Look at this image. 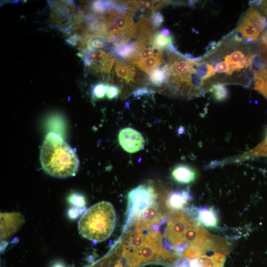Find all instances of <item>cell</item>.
I'll return each mask as SVG.
<instances>
[{
  "mask_svg": "<svg viewBox=\"0 0 267 267\" xmlns=\"http://www.w3.org/2000/svg\"><path fill=\"white\" fill-rule=\"evenodd\" d=\"M40 160L47 174L61 178L75 176L79 166L74 149L58 134L52 132L45 137L41 150Z\"/></svg>",
  "mask_w": 267,
  "mask_h": 267,
  "instance_id": "obj_2",
  "label": "cell"
},
{
  "mask_svg": "<svg viewBox=\"0 0 267 267\" xmlns=\"http://www.w3.org/2000/svg\"><path fill=\"white\" fill-rule=\"evenodd\" d=\"M198 224L203 225L207 227L214 228L218 223L217 212L213 207H201L196 210Z\"/></svg>",
  "mask_w": 267,
  "mask_h": 267,
  "instance_id": "obj_13",
  "label": "cell"
},
{
  "mask_svg": "<svg viewBox=\"0 0 267 267\" xmlns=\"http://www.w3.org/2000/svg\"><path fill=\"white\" fill-rule=\"evenodd\" d=\"M109 85L103 83H99L94 85L92 89V94L96 99L104 97L108 91Z\"/></svg>",
  "mask_w": 267,
  "mask_h": 267,
  "instance_id": "obj_26",
  "label": "cell"
},
{
  "mask_svg": "<svg viewBox=\"0 0 267 267\" xmlns=\"http://www.w3.org/2000/svg\"><path fill=\"white\" fill-rule=\"evenodd\" d=\"M160 33L162 35L166 37L169 36L170 34V30L166 28L163 29L161 30Z\"/></svg>",
  "mask_w": 267,
  "mask_h": 267,
  "instance_id": "obj_32",
  "label": "cell"
},
{
  "mask_svg": "<svg viewBox=\"0 0 267 267\" xmlns=\"http://www.w3.org/2000/svg\"><path fill=\"white\" fill-rule=\"evenodd\" d=\"M128 10L127 5H119L112 2L110 6L104 14L105 23L110 26L114 23L121 15L126 13Z\"/></svg>",
  "mask_w": 267,
  "mask_h": 267,
  "instance_id": "obj_17",
  "label": "cell"
},
{
  "mask_svg": "<svg viewBox=\"0 0 267 267\" xmlns=\"http://www.w3.org/2000/svg\"><path fill=\"white\" fill-rule=\"evenodd\" d=\"M156 199L154 189L149 185L141 184L132 189L128 194L126 221L124 230L135 221L144 210L155 203Z\"/></svg>",
  "mask_w": 267,
  "mask_h": 267,
  "instance_id": "obj_4",
  "label": "cell"
},
{
  "mask_svg": "<svg viewBox=\"0 0 267 267\" xmlns=\"http://www.w3.org/2000/svg\"><path fill=\"white\" fill-rule=\"evenodd\" d=\"M116 215L113 205L101 201L91 206L82 216L78 223L81 236L98 242L107 239L112 233Z\"/></svg>",
  "mask_w": 267,
  "mask_h": 267,
  "instance_id": "obj_3",
  "label": "cell"
},
{
  "mask_svg": "<svg viewBox=\"0 0 267 267\" xmlns=\"http://www.w3.org/2000/svg\"><path fill=\"white\" fill-rule=\"evenodd\" d=\"M253 81L254 89L267 99V67L255 70Z\"/></svg>",
  "mask_w": 267,
  "mask_h": 267,
  "instance_id": "obj_15",
  "label": "cell"
},
{
  "mask_svg": "<svg viewBox=\"0 0 267 267\" xmlns=\"http://www.w3.org/2000/svg\"><path fill=\"white\" fill-rule=\"evenodd\" d=\"M150 21L154 28H158L163 23L164 19L161 13L155 12L151 15Z\"/></svg>",
  "mask_w": 267,
  "mask_h": 267,
  "instance_id": "obj_28",
  "label": "cell"
},
{
  "mask_svg": "<svg viewBox=\"0 0 267 267\" xmlns=\"http://www.w3.org/2000/svg\"><path fill=\"white\" fill-rule=\"evenodd\" d=\"M108 42L103 36L91 35L87 38L86 42L87 50H99L108 45Z\"/></svg>",
  "mask_w": 267,
  "mask_h": 267,
  "instance_id": "obj_20",
  "label": "cell"
},
{
  "mask_svg": "<svg viewBox=\"0 0 267 267\" xmlns=\"http://www.w3.org/2000/svg\"><path fill=\"white\" fill-rule=\"evenodd\" d=\"M253 4L256 6H258L260 11L267 17V0L254 1Z\"/></svg>",
  "mask_w": 267,
  "mask_h": 267,
  "instance_id": "obj_30",
  "label": "cell"
},
{
  "mask_svg": "<svg viewBox=\"0 0 267 267\" xmlns=\"http://www.w3.org/2000/svg\"><path fill=\"white\" fill-rule=\"evenodd\" d=\"M112 2L108 0H96L94 1L91 8L92 11L99 14H104L109 7Z\"/></svg>",
  "mask_w": 267,
  "mask_h": 267,
  "instance_id": "obj_27",
  "label": "cell"
},
{
  "mask_svg": "<svg viewBox=\"0 0 267 267\" xmlns=\"http://www.w3.org/2000/svg\"><path fill=\"white\" fill-rule=\"evenodd\" d=\"M162 54L156 55L138 61L134 64L138 68L148 74L159 66L161 62Z\"/></svg>",
  "mask_w": 267,
  "mask_h": 267,
  "instance_id": "obj_19",
  "label": "cell"
},
{
  "mask_svg": "<svg viewBox=\"0 0 267 267\" xmlns=\"http://www.w3.org/2000/svg\"><path fill=\"white\" fill-rule=\"evenodd\" d=\"M228 38L213 46L202 58L210 88L217 84L248 85L253 81L257 55L242 39L234 35Z\"/></svg>",
  "mask_w": 267,
  "mask_h": 267,
  "instance_id": "obj_1",
  "label": "cell"
},
{
  "mask_svg": "<svg viewBox=\"0 0 267 267\" xmlns=\"http://www.w3.org/2000/svg\"><path fill=\"white\" fill-rule=\"evenodd\" d=\"M193 224L183 212H176L167 224L165 232V248L173 252L174 249L181 242L186 230Z\"/></svg>",
  "mask_w": 267,
  "mask_h": 267,
  "instance_id": "obj_6",
  "label": "cell"
},
{
  "mask_svg": "<svg viewBox=\"0 0 267 267\" xmlns=\"http://www.w3.org/2000/svg\"><path fill=\"white\" fill-rule=\"evenodd\" d=\"M161 213L155 202L144 210L135 220V229H146L161 221Z\"/></svg>",
  "mask_w": 267,
  "mask_h": 267,
  "instance_id": "obj_10",
  "label": "cell"
},
{
  "mask_svg": "<svg viewBox=\"0 0 267 267\" xmlns=\"http://www.w3.org/2000/svg\"><path fill=\"white\" fill-rule=\"evenodd\" d=\"M133 13L127 12L121 15L115 23L121 31L124 39L134 37L137 31V25L133 20Z\"/></svg>",
  "mask_w": 267,
  "mask_h": 267,
  "instance_id": "obj_14",
  "label": "cell"
},
{
  "mask_svg": "<svg viewBox=\"0 0 267 267\" xmlns=\"http://www.w3.org/2000/svg\"><path fill=\"white\" fill-rule=\"evenodd\" d=\"M115 70L118 77L127 83L133 81L136 73L134 66L122 61L116 62Z\"/></svg>",
  "mask_w": 267,
  "mask_h": 267,
  "instance_id": "obj_16",
  "label": "cell"
},
{
  "mask_svg": "<svg viewBox=\"0 0 267 267\" xmlns=\"http://www.w3.org/2000/svg\"><path fill=\"white\" fill-rule=\"evenodd\" d=\"M118 141L121 147L130 153L141 150L145 143L142 135L137 131L130 127L123 128L120 131Z\"/></svg>",
  "mask_w": 267,
  "mask_h": 267,
  "instance_id": "obj_9",
  "label": "cell"
},
{
  "mask_svg": "<svg viewBox=\"0 0 267 267\" xmlns=\"http://www.w3.org/2000/svg\"><path fill=\"white\" fill-rule=\"evenodd\" d=\"M66 41L70 45H76L78 42H81L82 40L81 37L80 36L75 34L69 37L66 40Z\"/></svg>",
  "mask_w": 267,
  "mask_h": 267,
  "instance_id": "obj_31",
  "label": "cell"
},
{
  "mask_svg": "<svg viewBox=\"0 0 267 267\" xmlns=\"http://www.w3.org/2000/svg\"><path fill=\"white\" fill-rule=\"evenodd\" d=\"M267 27V18L253 5L241 18L234 35L249 43L256 41Z\"/></svg>",
  "mask_w": 267,
  "mask_h": 267,
  "instance_id": "obj_5",
  "label": "cell"
},
{
  "mask_svg": "<svg viewBox=\"0 0 267 267\" xmlns=\"http://www.w3.org/2000/svg\"><path fill=\"white\" fill-rule=\"evenodd\" d=\"M120 92V89L117 86L109 85L106 95L108 99H112L117 97Z\"/></svg>",
  "mask_w": 267,
  "mask_h": 267,
  "instance_id": "obj_29",
  "label": "cell"
},
{
  "mask_svg": "<svg viewBox=\"0 0 267 267\" xmlns=\"http://www.w3.org/2000/svg\"><path fill=\"white\" fill-rule=\"evenodd\" d=\"M152 46L159 49H169L172 51L176 50L173 45V38L172 36H164L160 32L154 34L150 39Z\"/></svg>",
  "mask_w": 267,
  "mask_h": 267,
  "instance_id": "obj_18",
  "label": "cell"
},
{
  "mask_svg": "<svg viewBox=\"0 0 267 267\" xmlns=\"http://www.w3.org/2000/svg\"><path fill=\"white\" fill-rule=\"evenodd\" d=\"M149 75L150 81L156 86H160L167 81L168 71L165 65L162 68L153 70Z\"/></svg>",
  "mask_w": 267,
  "mask_h": 267,
  "instance_id": "obj_22",
  "label": "cell"
},
{
  "mask_svg": "<svg viewBox=\"0 0 267 267\" xmlns=\"http://www.w3.org/2000/svg\"><path fill=\"white\" fill-rule=\"evenodd\" d=\"M213 97L217 101H223L228 96V91L225 85L217 84L212 86L209 89Z\"/></svg>",
  "mask_w": 267,
  "mask_h": 267,
  "instance_id": "obj_24",
  "label": "cell"
},
{
  "mask_svg": "<svg viewBox=\"0 0 267 267\" xmlns=\"http://www.w3.org/2000/svg\"><path fill=\"white\" fill-rule=\"evenodd\" d=\"M86 67L96 73L109 74L114 63V58L102 50H86L81 53Z\"/></svg>",
  "mask_w": 267,
  "mask_h": 267,
  "instance_id": "obj_7",
  "label": "cell"
},
{
  "mask_svg": "<svg viewBox=\"0 0 267 267\" xmlns=\"http://www.w3.org/2000/svg\"><path fill=\"white\" fill-rule=\"evenodd\" d=\"M267 156V136L260 144L249 152L242 155L240 159H245L253 157Z\"/></svg>",
  "mask_w": 267,
  "mask_h": 267,
  "instance_id": "obj_25",
  "label": "cell"
},
{
  "mask_svg": "<svg viewBox=\"0 0 267 267\" xmlns=\"http://www.w3.org/2000/svg\"><path fill=\"white\" fill-rule=\"evenodd\" d=\"M257 47L261 62L267 65V29L260 36L257 41Z\"/></svg>",
  "mask_w": 267,
  "mask_h": 267,
  "instance_id": "obj_21",
  "label": "cell"
},
{
  "mask_svg": "<svg viewBox=\"0 0 267 267\" xmlns=\"http://www.w3.org/2000/svg\"><path fill=\"white\" fill-rule=\"evenodd\" d=\"M50 3L53 21L56 23L57 26H58L64 29V25H65L64 22L67 21L71 27L74 24L72 20L74 22V24H76L78 19L76 17L79 15H76L77 8L73 1H58Z\"/></svg>",
  "mask_w": 267,
  "mask_h": 267,
  "instance_id": "obj_8",
  "label": "cell"
},
{
  "mask_svg": "<svg viewBox=\"0 0 267 267\" xmlns=\"http://www.w3.org/2000/svg\"><path fill=\"white\" fill-rule=\"evenodd\" d=\"M207 251L205 248L201 246L191 244L188 245L182 253L184 257L194 259L200 257Z\"/></svg>",
  "mask_w": 267,
  "mask_h": 267,
  "instance_id": "obj_23",
  "label": "cell"
},
{
  "mask_svg": "<svg viewBox=\"0 0 267 267\" xmlns=\"http://www.w3.org/2000/svg\"><path fill=\"white\" fill-rule=\"evenodd\" d=\"M192 199L188 190L174 191L171 192L167 200V204L170 209H182Z\"/></svg>",
  "mask_w": 267,
  "mask_h": 267,
  "instance_id": "obj_12",
  "label": "cell"
},
{
  "mask_svg": "<svg viewBox=\"0 0 267 267\" xmlns=\"http://www.w3.org/2000/svg\"><path fill=\"white\" fill-rule=\"evenodd\" d=\"M173 179L181 184H188L193 182L196 177L197 173L191 167L184 164L175 166L172 172Z\"/></svg>",
  "mask_w": 267,
  "mask_h": 267,
  "instance_id": "obj_11",
  "label": "cell"
}]
</instances>
